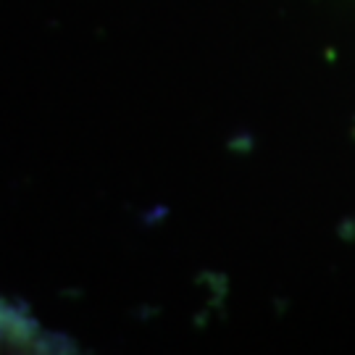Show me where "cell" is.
<instances>
[{
	"label": "cell",
	"instance_id": "6da1fadb",
	"mask_svg": "<svg viewBox=\"0 0 355 355\" xmlns=\"http://www.w3.org/2000/svg\"><path fill=\"white\" fill-rule=\"evenodd\" d=\"M0 355H69V350L35 321L0 303Z\"/></svg>",
	"mask_w": 355,
	"mask_h": 355
}]
</instances>
